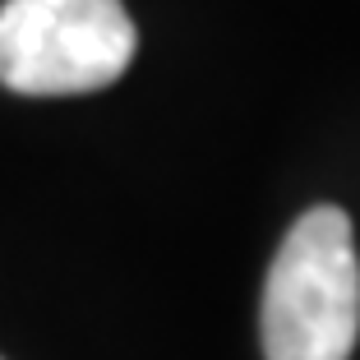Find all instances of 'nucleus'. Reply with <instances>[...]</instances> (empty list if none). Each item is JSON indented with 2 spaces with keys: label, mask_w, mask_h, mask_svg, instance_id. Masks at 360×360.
I'll list each match as a JSON object with an SVG mask.
<instances>
[{
  "label": "nucleus",
  "mask_w": 360,
  "mask_h": 360,
  "mask_svg": "<svg viewBox=\"0 0 360 360\" xmlns=\"http://www.w3.org/2000/svg\"><path fill=\"white\" fill-rule=\"evenodd\" d=\"M268 360H351L360 338V259L351 217L333 203L286 231L259 309Z\"/></svg>",
  "instance_id": "f257e3e1"
},
{
  "label": "nucleus",
  "mask_w": 360,
  "mask_h": 360,
  "mask_svg": "<svg viewBox=\"0 0 360 360\" xmlns=\"http://www.w3.org/2000/svg\"><path fill=\"white\" fill-rule=\"evenodd\" d=\"M139 46L120 0H5L0 84L23 97H79L116 84Z\"/></svg>",
  "instance_id": "f03ea898"
}]
</instances>
